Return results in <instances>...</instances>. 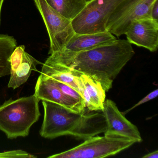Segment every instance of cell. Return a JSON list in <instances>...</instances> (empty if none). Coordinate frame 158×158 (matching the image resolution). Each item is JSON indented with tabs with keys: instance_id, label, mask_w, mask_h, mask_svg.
<instances>
[{
	"instance_id": "1",
	"label": "cell",
	"mask_w": 158,
	"mask_h": 158,
	"mask_svg": "<svg viewBox=\"0 0 158 158\" xmlns=\"http://www.w3.org/2000/svg\"><path fill=\"white\" fill-rule=\"evenodd\" d=\"M135 51L127 40L115 41L85 51H60L50 54L52 60L88 76L99 82L105 92L124 66L132 59Z\"/></svg>"
},
{
	"instance_id": "2",
	"label": "cell",
	"mask_w": 158,
	"mask_h": 158,
	"mask_svg": "<svg viewBox=\"0 0 158 158\" xmlns=\"http://www.w3.org/2000/svg\"><path fill=\"white\" fill-rule=\"evenodd\" d=\"M44 117L40 134L45 138L69 135L85 140L104 133L107 125L103 113L81 114L62 105L42 100Z\"/></svg>"
},
{
	"instance_id": "3",
	"label": "cell",
	"mask_w": 158,
	"mask_h": 158,
	"mask_svg": "<svg viewBox=\"0 0 158 158\" xmlns=\"http://www.w3.org/2000/svg\"><path fill=\"white\" fill-rule=\"evenodd\" d=\"M40 101L33 95L5 101L0 106V130L10 139L28 136L40 116Z\"/></svg>"
},
{
	"instance_id": "4",
	"label": "cell",
	"mask_w": 158,
	"mask_h": 158,
	"mask_svg": "<svg viewBox=\"0 0 158 158\" xmlns=\"http://www.w3.org/2000/svg\"><path fill=\"white\" fill-rule=\"evenodd\" d=\"M135 143L122 137L104 135L91 137L71 149L49 156V158H100L113 156Z\"/></svg>"
},
{
	"instance_id": "5",
	"label": "cell",
	"mask_w": 158,
	"mask_h": 158,
	"mask_svg": "<svg viewBox=\"0 0 158 158\" xmlns=\"http://www.w3.org/2000/svg\"><path fill=\"white\" fill-rule=\"evenodd\" d=\"M123 0H91L87 2L72 24L75 33L92 34L106 31V25L114 10Z\"/></svg>"
},
{
	"instance_id": "6",
	"label": "cell",
	"mask_w": 158,
	"mask_h": 158,
	"mask_svg": "<svg viewBox=\"0 0 158 158\" xmlns=\"http://www.w3.org/2000/svg\"><path fill=\"white\" fill-rule=\"evenodd\" d=\"M42 17L50 43L49 54L61 51L75 33L72 20L65 18L51 7L46 0H33Z\"/></svg>"
},
{
	"instance_id": "7",
	"label": "cell",
	"mask_w": 158,
	"mask_h": 158,
	"mask_svg": "<svg viewBox=\"0 0 158 158\" xmlns=\"http://www.w3.org/2000/svg\"><path fill=\"white\" fill-rule=\"evenodd\" d=\"M156 0H123L114 10L106 25L107 31L117 37L125 35L134 20L151 17Z\"/></svg>"
},
{
	"instance_id": "8",
	"label": "cell",
	"mask_w": 158,
	"mask_h": 158,
	"mask_svg": "<svg viewBox=\"0 0 158 158\" xmlns=\"http://www.w3.org/2000/svg\"><path fill=\"white\" fill-rule=\"evenodd\" d=\"M102 113L107 125L104 135L126 138L135 143L142 141L137 127L125 117L114 102L110 99L105 100Z\"/></svg>"
},
{
	"instance_id": "9",
	"label": "cell",
	"mask_w": 158,
	"mask_h": 158,
	"mask_svg": "<svg viewBox=\"0 0 158 158\" xmlns=\"http://www.w3.org/2000/svg\"><path fill=\"white\" fill-rule=\"evenodd\" d=\"M125 35L131 44L145 48L151 52L158 48V21L149 17L134 20Z\"/></svg>"
},
{
	"instance_id": "10",
	"label": "cell",
	"mask_w": 158,
	"mask_h": 158,
	"mask_svg": "<svg viewBox=\"0 0 158 158\" xmlns=\"http://www.w3.org/2000/svg\"><path fill=\"white\" fill-rule=\"evenodd\" d=\"M10 77L8 87L14 89L27 81L32 71H37L36 67L42 63L25 51L24 45L16 47L10 57Z\"/></svg>"
},
{
	"instance_id": "11",
	"label": "cell",
	"mask_w": 158,
	"mask_h": 158,
	"mask_svg": "<svg viewBox=\"0 0 158 158\" xmlns=\"http://www.w3.org/2000/svg\"><path fill=\"white\" fill-rule=\"evenodd\" d=\"M34 95L40 100L51 102L77 112L85 113V108L67 97L55 85L52 78L43 74H40L38 78Z\"/></svg>"
},
{
	"instance_id": "12",
	"label": "cell",
	"mask_w": 158,
	"mask_h": 158,
	"mask_svg": "<svg viewBox=\"0 0 158 158\" xmlns=\"http://www.w3.org/2000/svg\"><path fill=\"white\" fill-rule=\"evenodd\" d=\"M116 40L114 35L107 30L92 34H75L61 51L74 52L85 51Z\"/></svg>"
},
{
	"instance_id": "13",
	"label": "cell",
	"mask_w": 158,
	"mask_h": 158,
	"mask_svg": "<svg viewBox=\"0 0 158 158\" xmlns=\"http://www.w3.org/2000/svg\"><path fill=\"white\" fill-rule=\"evenodd\" d=\"M82 95L89 111H102L105 101V91L99 82L84 74L79 75Z\"/></svg>"
},
{
	"instance_id": "14",
	"label": "cell",
	"mask_w": 158,
	"mask_h": 158,
	"mask_svg": "<svg viewBox=\"0 0 158 158\" xmlns=\"http://www.w3.org/2000/svg\"><path fill=\"white\" fill-rule=\"evenodd\" d=\"M41 73L69 85L82 96L80 73L52 60L48 58L43 64Z\"/></svg>"
},
{
	"instance_id": "15",
	"label": "cell",
	"mask_w": 158,
	"mask_h": 158,
	"mask_svg": "<svg viewBox=\"0 0 158 158\" xmlns=\"http://www.w3.org/2000/svg\"><path fill=\"white\" fill-rule=\"evenodd\" d=\"M49 5L62 16L72 20L83 10L86 0H46Z\"/></svg>"
},
{
	"instance_id": "16",
	"label": "cell",
	"mask_w": 158,
	"mask_h": 158,
	"mask_svg": "<svg viewBox=\"0 0 158 158\" xmlns=\"http://www.w3.org/2000/svg\"><path fill=\"white\" fill-rule=\"evenodd\" d=\"M17 45L14 37L0 35V77L10 75V57Z\"/></svg>"
},
{
	"instance_id": "17",
	"label": "cell",
	"mask_w": 158,
	"mask_h": 158,
	"mask_svg": "<svg viewBox=\"0 0 158 158\" xmlns=\"http://www.w3.org/2000/svg\"><path fill=\"white\" fill-rule=\"evenodd\" d=\"M53 82L56 86L65 94V95L71 98L75 101L80 104L83 108H85V101L81 94L74 89L70 86L67 84H64L62 82L57 81L55 79H52Z\"/></svg>"
},
{
	"instance_id": "18",
	"label": "cell",
	"mask_w": 158,
	"mask_h": 158,
	"mask_svg": "<svg viewBox=\"0 0 158 158\" xmlns=\"http://www.w3.org/2000/svg\"><path fill=\"white\" fill-rule=\"evenodd\" d=\"M0 158H37V156L27 153L21 150L5 152L0 153Z\"/></svg>"
},
{
	"instance_id": "19",
	"label": "cell",
	"mask_w": 158,
	"mask_h": 158,
	"mask_svg": "<svg viewBox=\"0 0 158 158\" xmlns=\"http://www.w3.org/2000/svg\"><path fill=\"white\" fill-rule=\"evenodd\" d=\"M158 89H156L155 90H153L152 92L150 93L149 94H148L147 96H146V97H144L143 99L139 101L138 102L137 104H136L135 105L133 106V107H131L130 109H128V110H127L126 111L123 112L122 113L123 114L125 115V114H127V113L130 112V111L132 110H134L135 108L136 107H138V106H139V105H141V104H143V103H145V102H148L149 101L155 98L156 97L158 96Z\"/></svg>"
},
{
	"instance_id": "20",
	"label": "cell",
	"mask_w": 158,
	"mask_h": 158,
	"mask_svg": "<svg viewBox=\"0 0 158 158\" xmlns=\"http://www.w3.org/2000/svg\"><path fill=\"white\" fill-rule=\"evenodd\" d=\"M151 17L153 20L158 21V0H156L152 8Z\"/></svg>"
},
{
	"instance_id": "21",
	"label": "cell",
	"mask_w": 158,
	"mask_h": 158,
	"mask_svg": "<svg viewBox=\"0 0 158 158\" xmlns=\"http://www.w3.org/2000/svg\"><path fill=\"white\" fill-rule=\"evenodd\" d=\"M143 158H158V151L156 150L152 152H150L148 154L143 156L142 157Z\"/></svg>"
},
{
	"instance_id": "22",
	"label": "cell",
	"mask_w": 158,
	"mask_h": 158,
	"mask_svg": "<svg viewBox=\"0 0 158 158\" xmlns=\"http://www.w3.org/2000/svg\"><path fill=\"white\" fill-rule=\"evenodd\" d=\"M4 0H0V24H1V15L2 9Z\"/></svg>"
},
{
	"instance_id": "23",
	"label": "cell",
	"mask_w": 158,
	"mask_h": 158,
	"mask_svg": "<svg viewBox=\"0 0 158 158\" xmlns=\"http://www.w3.org/2000/svg\"><path fill=\"white\" fill-rule=\"evenodd\" d=\"M91 0H86V1L87 2H88L90 1Z\"/></svg>"
}]
</instances>
